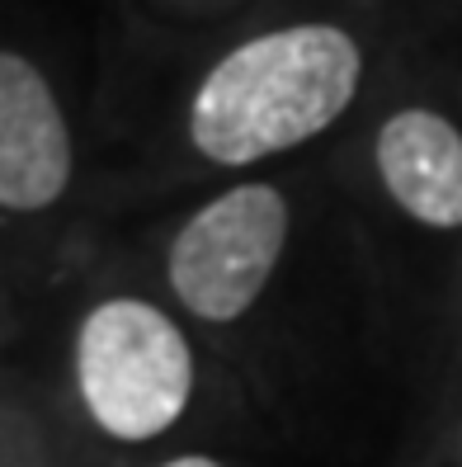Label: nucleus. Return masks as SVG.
Wrapping results in <instances>:
<instances>
[{
  "label": "nucleus",
  "mask_w": 462,
  "mask_h": 467,
  "mask_svg": "<svg viewBox=\"0 0 462 467\" xmlns=\"http://www.w3.org/2000/svg\"><path fill=\"white\" fill-rule=\"evenodd\" d=\"M76 382L104 434L147 444L184 416L194 397V354L160 307L142 297H108L76 336Z\"/></svg>",
  "instance_id": "2"
},
{
  "label": "nucleus",
  "mask_w": 462,
  "mask_h": 467,
  "mask_svg": "<svg viewBox=\"0 0 462 467\" xmlns=\"http://www.w3.org/2000/svg\"><path fill=\"white\" fill-rule=\"evenodd\" d=\"M377 175L406 217L434 232L462 227V132L444 114H392L377 132Z\"/></svg>",
  "instance_id": "5"
},
{
  "label": "nucleus",
  "mask_w": 462,
  "mask_h": 467,
  "mask_svg": "<svg viewBox=\"0 0 462 467\" xmlns=\"http://www.w3.org/2000/svg\"><path fill=\"white\" fill-rule=\"evenodd\" d=\"M71 184V132L34 62L0 52V208H52Z\"/></svg>",
  "instance_id": "4"
},
{
  "label": "nucleus",
  "mask_w": 462,
  "mask_h": 467,
  "mask_svg": "<svg viewBox=\"0 0 462 467\" xmlns=\"http://www.w3.org/2000/svg\"><path fill=\"white\" fill-rule=\"evenodd\" d=\"M160 467H222V462L208 458V453H184V458H170V462H160Z\"/></svg>",
  "instance_id": "6"
},
{
  "label": "nucleus",
  "mask_w": 462,
  "mask_h": 467,
  "mask_svg": "<svg viewBox=\"0 0 462 467\" xmlns=\"http://www.w3.org/2000/svg\"><path fill=\"white\" fill-rule=\"evenodd\" d=\"M288 245V203L274 184H236L199 208L170 245V288L203 321H236L269 288Z\"/></svg>",
  "instance_id": "3"
},
{
  "label": "nucleus",
  "mask_w": 462,
  "mask_h": 467,
  "mask_svg": "<svg viewBox=\"0 0 462 467\" xmlns=\"http://www.w3.org/2000/svg\"><path fill=\"white\" fill-rule=\"evenodd\" d=\"M359 43L335 24H293L217 62L189 109V137L217 166H255L312 142L359 90Z\"/></svg>",
  "instance_id": "1"
}]
</instances>
